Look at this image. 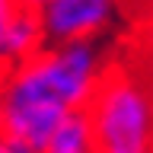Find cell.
Returning a JSON list of instances; mask_svg holds the SVG:
<instances>
[{"label":"cell","mask_w":153,"mask_h":153,"mask_svg":"<svg viewBox=\"0 0 153 153\" xmlns=\"http://www.w3.org/2000/svg\"><path fill=\"white\" fill-rule=\"evenodd\" d=\"M93 150H96V131L86 108H70L51 131L48 143L42 147V153H93Z\"/></svg>","instance_id":"obj_5"},{"label":"cell","mask_w":153,"mask_h":153,"mask_svg":"<svg viewBox=\"0 0 153 153\" xmlns=\"http://www.w3.org/2000/svg\"><path fill=\"white\" fill-rule=\"evenodd\" d=\"M45 45H48V38H45V26H42L38 10L19 7L10 16L7 29L0 32V67L22 64L32 54H38Z\"/></svg>","instance_id":"obj_4"},{"label":"cell","mask_w":153,"mask_h":153,"mask_svg":"<svg viewBox=\"0 0 153 153\" xmlns=\"http://www.w3.org/2000/svg\"><path fill=\"white\" fill-rule=\"evenodd\" d=\"M96 150L102 153H153V80L108 67L89 99Z\"/></svg>","instance_id":"obj_1"},{"label":"cell","mask_w":153,"mask_h":153,"mask_svg":"<svg viewBox=\"0 0 153 153\" xmlns=\"http://www.w3.org/2000/svg\"><path fill=\"white\" fill-rule=\"evenodd\" d=\"M93 153H102V150H93Z\"/></svg>","instance_id":"obj_10"},{"label":"cell","mask_w":153,"mask_h":153,"mask_svg":"<svg viewBox=\"0 0 153 153\" xmlns=\"http://www.w3.org/2000/svg\"><path fill=\"white\" fill-rule=\"evenodd\" d=\"M0 153H42V150L26 143V140H19V137H13V134H7V131H0Z\"/></svg>","instance_id":"obj_6"},{"label":"cell","mask_w":153,"mask_h":153,"mask_svg":"<svg viewBox=\"0 0 153 153\" xmlns=\"http://www.w3.org/2000/svg\"><path fill=\"white\" fill-rule=\"evenodd\" d=\"M19 3H22V7H32V10H38L42 3H45V0H19Z\"/></svg>","instance_id":"obj_8"},{"label":"cell","mask_w":153,"mask_h":153,"mask_svg":"<svg viewBox=\"0 0 153 153\" xmlns=\"http://www.w3.org/2000/svg\"><path fill=\"white\" fill-rule=\"evenodd\" d=\"M19 7H22V3H19V0H0V32H3V29H7L10 16H13V13H16Z\"/></svg>","instance_id":"obj_7"},{"label":"cell","mask_w":153,"mask_h":153,"mask_svg":"<svg viewBox=\"0 0 153 153\" xmlns=\"http://www.w3.org/2000/svg\"><path fill=\"white\" fill-rule=\"evenodd\" d=\"M150 80H153V45H150Z\"/></svg>","instance_id":"obj_9"},{"label":"cell","mask_w":153,"mask_h":153,"mask_svg":"<svg viewBox=\"0 0 153 153\" xmlns=\"http://www.w3.org/2000/svg\"><path fill=\"white\" fill-rule=\"evenodd\" d=\"M67 112L70 108L45 83L32 57L0 70V131L42 150Z\"/></svg>","instance_id":"obj_2"},{"label":"cell","mask_w":153,"mask_h":153,"mask_svg":"<svg viewBox=\"0 0 153 153\" xmlns=\"http://www.w3.org/2000/svg\"><path fill=\"white\" fill-rule=\"evenodd\" d=\"M38 16L48 42L102 38L121 16V0H45Z\"/></svg>","instance_id":"obj_3"}]
</instances>
